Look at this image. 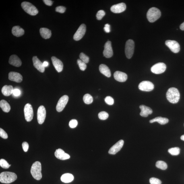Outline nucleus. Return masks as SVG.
I'll use <instances>...</instances> for the list:
<instances>
[{"mask_svg":"<svg viewBox=\"0 0 184 184\" xmlns=\"http://www.w3.org/2000/svg\"><path fill=\"white\" fill-rule=\"evenodd\" d=\"M166 98L171 103H177L180 99V94L178 89L174 88L168 89L166 93Z\"/></svg>","mask_w":184,"mask_h":184,"instance_id":"obj_1","label":"nucleus"},{"mask_svg":"<svg viewBox=\"0 0 184 184\" xmlns=\"http://www.w3.org/2000/svg\"><path fill=\"white\" fill-rule=\"evenodd\" d=\"M17 178L16 174L13 172H5L0 174V181L1 183H10L16 181Z\"/></svg>","mask_w":184,"mask_h":184,"instance_id":"obj_2","label":"nucleus"},{"mask_svg":"<svg viewBox=\"0 0 184 184\" xmlns=\"http://www.w3.org/2000/svg\"><path fill=\"white\" fill-rule=\"evenodd\" d=\"M41 165L40 162L36 161L32 165L30 172L34 179L39 181L42 178Z\"/></svg>","mask_w":184,"mask_h":184,"instance_id":"obj_3","label":"nucleus"},{"mask_svg":"<svg viewBox=\"0 0 184 184\" xmlns=\"http://www.w3.org/2000/svg\"><path fill=\"white\" fill-rule=\"evenodd\" d=\"M161 16V12L157 8L152 7L149 10L147 14V17L149 22L153 23L155 22Z\"/></svg>","mask_w":184,"mask_h":184,"instance_id":"obj_4","label":"nucleus"},{"mask_svg":"<svg viewBox=\"0 0 184 184\" xmlns=\"http://www.w3.org/2000/svg\"><path fill=\"white\" fill-rule=\"evenodd\" d=\"M21 6L27 13L30 15L34 16L38 13V11L36 7L28 2H23L21 3Z\"/></svg>","mask_w":184,"mask_h":184,"instance_id":"obj_5","label":"nucleus"},{"mask_svg":"<svg viewBox=\"0 0 184 184\" xmlns=\"http://www.w3.org/2000/svg\"><path fill=\"white\" fill-rule=\"evenodd\" d=\"M134 42L133 40L129 39L126 42L125 52L127 59H130L132 57L134 52Z\"/></svg>","mask_w":184,"mask_h":184,"instance_id":"obj_6","label":"nucleus"},{"mask_svg":"<svg viewBox=\"0 0 184 184\" xmlns=\"http://www.w3.org/2000/svg\"><path fill=\"white\" fill-rule=\"evenodd\" d=\"M25 119L28 122L31 121L33 118L34 112L32 106L30 104L28 103L25 105L24 108Z\"/></svg>","mask_w":184,"mask_h":184,"instance_id":"obj_7","label":"nucleus"},{"mask_svg":"<svg viewBox=\"0 0 184 184\" xmlns=\"http://www.w3.org/2000/svg\"><path fill=\"white\" fill-rule=\"evenodd\" d=\"M166 69V65L164 63H159L156 64L151 69L152 72L156 74H160L164 72Z\"/></svg>","mask_w":184,"mask_h":184,"instance_id":"obj_8","label":"nucleus"},{"mask_svg":"<svg viewBox=\"0 0 184 184\" xmlns=\"http://www.w3.org/2000/svg\"><path fill=\"white\" fill-rule=\"evenodd\" d=\"M165 44L171 51L174 53H178L180 50V46L178 43L175 40H167Z\"/></svg>","mask_w":184,"mask_h":184,"instance_id":"obj_9","label":"nucleus"},{"mask_svg":"<svg viewBox=\"0 0 184 184\" xmlns=\"http://www.w3.org/2000/svg\"><path fill=\"white\" fill-rule=\"evenodd\" d=\"M139 90L145 92H150L154 88V85L153 83L149 81H143L139 85Z\"/></svg>","mask_w":184,"mask_h":184,"instance_id":"obj_10","label":"nucleus"},{"mask_svg":"<svg viewBox=\"0 0 184 184\" xmlns=\"http://www.w3.org/2000/svg\"><path fill=\"white\" fill-rule=\"evenodd\" d=\"M69 100V97L67 95H64L61 97L58 101L56 107L57 111L58 112L62 111L67 105Z\"/></svg>","mask_w":184,"mask_h":184,"instance_id":"obj_11","label":"nucleus"},{"mask_svg":"<svg viewBox=\"0 0 184 184\" xmlns=\"http://www.w3.org/2000/svg\"><path fill=\"white\" fill-rule=\"evenodd\" d=\"M46 115V111L45 107L41 105L38 108L37 111V120L39 123L41 125L45 121Z\"/></svg>","mask_w":184,"mask_h":184,"instance_id":"obj_12","label":"nucleus"},{"mask_svg":"<svg viewBox=\"0 0 184 184\" xmlns=\"http://www.w3.org/2000/svg\"><path fill=\"white\" fill-rule=\"evenodd\" d=\"M86 32V26L84 24H82L77 30L73 36V39L75 41H79L83 37Z\"/></svg>","mask_w":184,"mask_h":184,"instance_id":"obj_13","label":"nucleus"},{"mask_svg":"<svg viewBox=\"0 0 184 184\" xmlns=\"http://www.w3.org/2000/svg\"><path fill=\"white\" fill-rule=\"evenodd\" d=\"M103 55L105 57L110 58L113 55V52L111 42L108 41L104 45V49L103 52Z\"/></svg>","mask_w":184,"mask_h":184,"instance_id":"obj_14","label":"nucleus"},{"mask_svg":"<svg viewBox=\"0 0 184 184\" xmlns=\"http://www.w3.org/2000/svg\"><path fill=\"white\" fill-rule=\"evenodd\" d=\"M124 144V141L121 140L114 145L110 149L108 153L111 154H115L119 152L123 147Z\"/></svg>","mask_w":184,"mask_h":184,"instance_id":"obj_15","label":"nucleus"},{"mask_svg":"<svg viewBox=\"0 0 184 184\" xmlns=\"http://www.w3.org/2000/svg\"><path fill=\"white\" fill-rule=\"evenodd\" d=\"M126 9L125 3H121L114 5L110 8V10L114 13H119L123 12Z\"/></svg>","mask_w":184,"mask_h":184,"instance_id":"obj_16","label":"nucleus"},{"mask_svg":"<svg viewBox=\"0 0 184 184\" xmlns=\"http://www.w3.org/2000/svg\"><path fill=\"white\" fill-rule=\"evenodd\" d=\"M51 60L54 67L58 72H60L62 71L63 69V64L62 62L57 58L54 57H52Z\"/></svg>","mask_w":184,"mask_h":184,"instance_id":"obj_17","label":"nucleus"},{"mask_svg":"<svg viewBox=\"0 0 184 184\" xmlns=\"http://www.w3.org/2000/svg\"><path fill=\"white\" fill-rule=\"evenodd\" d=\"M9 79L11 81L17 83H21L23 80V77L22 75L19 73L11 72L9 74Z\"/></svg>","mask_w":184,"mask_h":184,"instance_id":"obj_18","label":"nucleus"},{"mask_svg":"<svg viewBox=\"0 0 184 184\" xmlns=\"http://www.w3.org/2000/svg\"><path fill=\"white\" fill-rule=\"evenodd\" d=\"M32 61L34 66L40 72L43 73L45 71V67H44L43 63L40 61L37 57L32 58Z\"/></svg>","mask_w":184,"mask_h":184,"instance_id":"obj_19","label":"nucleus"},{"mask_svg":"<svg viewBox=\"0 0 184 184\" xmlns=\"http://www.w3.org/2000/svg\"><path fill=\"white\" fill-rule=\"evenodd\" d=\"M55 156L56 158L62 160L68 159L70 157L69 154L65 153L64 151L61 149H59L56 150Z\"/></svg>","mask_w":184,"mask_h":184,"instance_id":"obj_20","label":"nucleus"},{"mask_svg":"<svg viewBox=\"0 0 184 184\" xmlns=\"http://www.w3.org/2000/svg\"><path fill=\"white\" fill-rule=\"evenodd\" d=\"M114 76L116 81L121 82H125L127 79L126 74L119 71L115 72L114 73Z\"/></svg>","mask_w":184,"mask_h":184,"instance_id":"obj_21","label":"nucleus"},{"mask_svg":"<svg viewBox=\"0 0 184 184\" xmlns=\"http://www.w3.org/2000/svg\"><path fill=\"white\" fill-rule=\"evenodd\" d=\"M9 62L10 65L16 67H19L22 65V61L16 55H11L9 58Z\"/></svg>","mask_w":184,"mask_h":184,"instance_id":"obj_22","label":"nucleus"},{"mask_svg":"<svg viewBox=\"0 0 184 184\" xmlns=\"http://www.w3.org/2000/svg\"><path fill=\"white\" fill-rule=\"evenodd\" d=\"M139 108L141 110L140 115L142 117H146L152 113V110L148 106L142 105H140Z\"/></svg>","mask_w":184,"mask_h":184,"instance_id":"obj_23","label":"nucleus"},{"mask_svg":"<svg viewBox=\"0 0 184 184\" xmlns=\"http://www.w3.org/2000/svg\"><path fill=\"white\" fill-rule=\"evenodd\" d=\"M12 32L13 35L17 37H20L24 35V30L20 27L16 26L13 27L12 30Z\"/></svg>","mask_w":184,"mask_h":184,"instance_id":"obj_24","label":"nucleus"},{"mask_svg":"<svg viewBox=\"0 0 184 184\" xmlns=\"http://www.w3.org/2000/svg\"><path fill=\"white\" fill-rule=\"evenodd\" d=\"M99 69L101 73L106 76L110 77L111 76V72L107 65L102 64L100 65Z\"/></svg>","mask_w":184,"mask_h":184,"instance_id":"obj_25","label":"nucleus"},{"mask_svg":"<svg viewBox=\"0 0 184 184\" xmlns=\"http://www.w3.org/2000/svg\"><path fill=\"white\" fill-rule=\"evenodd\" d=\"M13 87L11 85H5L2 89L1 92L4 95L9 96L13 94Z\"/></svg>","mask_w":184,"mask_h":184,"instance_id":"obj_26","label":"nucleus"},{"mask_svg":"<svg viewBox=\"0 0 184 184\" xmlns=\"http://www.w3.org/2000/svg\"><path fill=\"white\" fill-rule=\"evenodd\" d=\"M40 32L41 35L43 38L45 39H48L51 38L52 33L51 30L45 28H42L40 29Z\"/></svg>","mask_w":184,"mask_h":184,"instance_id":"obj_27","label":"nucleus"},{"mask_svg":"<svg viewBox=\"0 0 184 184\" xmlns=\"http://www.w3.org/2000/svg\"><path fill=\"white\" fill-rule=\"evenodd\" d=\"M74 176L71 174L66 173L63 174L61 177V180L64 183H68L72 181Z\"/></svg>","mask_w":184,"mask_h":184,"instance_id":"obj_28","label":"nucleus"},{"mask_svg":"<svg viewBox=\"0 0 184 184\" xmlns=\"http://www.w3.org/2000/svg\"><path fill=\"white\" fill-rule=\"evenodd\" d=\"M150 123H152L154 122H158L161 125H164L167 124L169 122V120L167 118L162 117H158L151 120L150 121Z\"/></svg>","mask_w":184,"mask_h":184,"instance_id":"obj_29","label":"nucleus"},{"mask_svg":"<svg viewBox=\"0 0 184 184\" xmlns=\"http://www.w3.org/2000/svg\"><path fill=\"white\" fill-rule=\"evenodd\" d=\"M0 107L3 112L8 113L10 111L11 107L9 104L5 100H1L0 102Z\"/></svg>","mask_w":184,"mask_h":184,"instance_id":"obj_30","label":"nucleus"},{"mask_svg":"<svg viewBox=\"0 0 184 184\" xmlns=\"http://www.w3.org/2000/svg\"><path fill=\"white\" fill-rule=\"evenodd\" d=\"M156 165L157 167L162 170H165L167 168V164L162 161H159L157 162Z\"/></svg>","mask_w":184,"mask_h":184,"instance_id":"obj_31","label":"nucleus"},{"mask_svg":"<svg viewBox=\"0 0 184 184\" xmlns=\"http://www.w3.org/2000/svg\"><path fill=\"white\" fill-rule=\"evenodd\" d=\"M83 101L85 104H90L92 103L93 101L92 97L89 94H86L83 96Z\"/></svg>","mask_w":184,"mask_h":184,"instance_id":"obj_32","label":"nucleus"},{"mask_svg":"<svg viewBox=\"0 0 184 184\" xmlns=\"http://www.w3.org/2000/svg\"><path fill=\"white\" fill-rule=\"evenodd\" d=\"M168 152L173 156H177L180 153V149L179 147L172 148L168 150Z\"/></svg>","mask_w":184,"mask_h":184,"instance_id":"obj_33","label":"nucleus"},{"mask_svg":"<svg viewBox=\"0 0 184 184\" xmlns=\"http://www.w3.org/2000/svg\"><path fill=\"white\" fill-rule=\"evenodd\" d=\"M0 166L3 168L7 169L10 167L11 165H9L6 161L3 159H1L0 160Z\"/></svg>","mask_w":184,"mask_h":184,"instance_id":"obj_34","label":"nucleus"},{"mask_svg":"<svg viewBox=\"0 0 184 184\" xmlns=\"http://www.w3.org/2000/svg\"><path fill=\"white\" fill-rule=\"evenodd\" d=\"M77 63L79 65V68L81 70L84 71L86 69L87 65L86 63H84L82 60L81 59L77 60Z\"/></svg>","mask_w":184,"mask_h":184,"instance_id":"obj_35","label":"nucleus"},{"mask_svg":"<svg viewBox=\"0 0 184 184\" xmlns=\"http://www.w3.org/2000/svg\"><path fill=\"white\" fill-rule=\"evenodd\" d=\"M109 116L108 114L105 112L103 111L100 112L98 114L99 119L102 120H105L108 119Z\"/></svg>","mask_w":184,"mask_h":184,"instance_id":"obj_36","label":"nucleus"},{"mask_svg":"<svg viewBox=\"0 0 184 184\" xmlns=\"http://www.w3.org/2000/svg\"><path fill=\"white\" fill-rule=\"evenodd\" d=\"M79 57L81 60L86 63H88L89 61V58L85 54L83 53H81L79 55Z\"/></svg>","mask_w":184,"mask_h":184,"instance_id":"obj_37","label":"nucleus"},{"mask_svg":"<svg viewBox=\"0 0 184 184\" xmlns=\"http://www.w3.org/2000/svg\"><path fill=\"white\" fill-rule=\"evenodd\" d=\"M105 14V13L104 11L103 10L99 11L96 14L97 19L99 20H101Z\"/></svg>","mask_w":184,"mask_h":184,"instance_id":"obj_38","label":"nucleus"},{"mask_svg":"<svg viewBox=\"0 0 184 184\" xmlns=\"http://www.w3.org/2000/svg\"><path fill=\"white\" fill-rule=\"evenodd\" d=\"M105 101L106 104L110 105H113L114 104V100L110 96H106L105 99Z\"/></svg>","mask_w":184,"mask_h":184,"instance_id":"obj_39","label":"nucleus"},{"mask_svg":"<svg viewBox=\"0 0 184 184\" xmlns=\"http://www.w3.org/2000/svg\"><path fill=\"white\" fill-rule=\"evenodd\" d=\"M150 181L151 184H161L162 183V182L160 180L154 177L151 178Z\"/></svg>","mask_w":184,"mask_h":184,"instance_id":"obj_40","label":"nucleus"},{"mask_svg":"<svg viewBox=\"0 0 184 184\" xmlns=\"http://www.w3.org/2000/svg\"><path fill=\"white\" fill-rule=\"evenodd\" d=\"M77 124H78V122L77 120L75 119L71 120L69 123V127L71 128H74L76 127Z\"/></svg>","mask_w":184,"mask_h":184,"instance_id":"obj_41","label":"nucleus"},{"mask_svg":"<svg viewBox=\"0 0 184 184\" xmlns=\"http://www.w3.org/2000/svg\"><path fill=\"white\" fill-rule=\"evenodd\" d=\"M0 136L3 139H7L8 138V135L3 129H0Z\"/></svg>","mask_w":184,"mask_h":184,"instance_id":"obj_42","label":"nucleus"},{"mask_svg":"<svg viewBox=\"0 0 184 184\" xmlns=\"http://www.w3.org/2000/svg\"><path fill=\"white\" fill-rule=\"evenodd\" d=\"M65 10V7L62 6H58L56 8V11L60 13H64Z\"/></svg>","mask_w":184,"mask_h":184,"instance_id":"obj_43","label":"nucleus"},{"mask_svg":"<svg viewBox=\"0 0 184 184\" xmlns=\"http://www.w3.org/2000/svg\"><path fill=\"white\" fill-rule=\"evenodd\" d=\"M22 146L23 150L25 152H28L29 148L28 143L25 142H24L22 143Z\"/></svg>","mask_w":184,"mask_h":184,"instance_id":"obj_44","label":"nucleus"},{"mask_svg":"<svg viewBox=\"0 0 184 184\" xmlns=\"http://www.w3.org/2000/svg\"><path fill=\"white\" fill-rule=\"evenodd\" d=\"M21 94V91L18 89H14L13 94L15 96H17L20 95Z\"/></svg>","mask_w":184,"mask_h":184,"instance_id":"obj_45","label":"nucleus"},{"mask_svg":"<svg viewBox=\"0 0 184 184\" xmlns=\"http://www.w3.org/2000/svg\"><path fill=\"white\" fill-rule=\"evenodd\" d=\"M104 30L106 33L110 32V25L108 24H105L104 28Z\"/></svg>","mask_w":184,"mask_h":184,"instance_id":"obj_46","label":"nucleus"},{"mask_svg":"<svg viewBox=\"0 0 184 184\" xmlns=\"http://www.w3.org/2000/svg\"><path fill=\"white\" fill-rule=\"evenodd\" d=\"M43 1L46 5L48 6H51L53 3V1L51 0H44Z\"/></svg>","mask_w":184,"mask_h":184,"instance_id":"obj_47","label":"nucleus"},{"mask_svg":"<svg viewBox=\"0 0 184 184\" xmlns=\"http://www.w3.org/2000/svg\"><path fill=\"white\" fill-rule=\"evenodd\" d=\"M43 63L44 67L45 68L48 66V65H49V63H48V62L46 61H44Z\"/></svg>","mask_w":184,"mask_h":184,"instance_id":"obj_48","label":"nucleus"},{"mask_svg":"<svg viewBox=\"0 0 184 184\" xmlns=\"http://www.w3.org/2000/svg\"><path fill=\"white\" fill-rule=\"evenodd\" d=\"M180 29L182 30H184V22L180 25Z\"/></svg>","mask_w":184,"mask_h":184,"instance_id":"obj_49","label":"nucleus"},{"mask_svg":"<svg viewBox=\"0 0 184 184\" xmlns=\"http://www.w3.org/2000/svg\"><path fill=\"white\" fill-rule=\"evenodd\" d=\"M181 139L182 140L184 141V135H182L181 137Z\"/></svg>","mask_w":184,"mask_h":184,"instance_id":"obj_50","label":"nucleus"}]
</instances>
